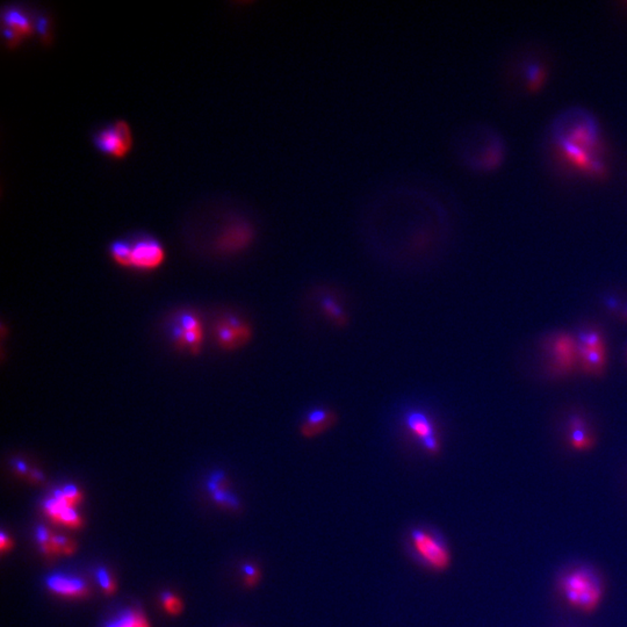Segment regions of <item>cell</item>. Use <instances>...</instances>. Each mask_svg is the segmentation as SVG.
I'll list each match as a JSON object with an SVG mask.
<instances>
[{
	"label": "cell",
	"mask_w": 627,
	"mask_h": 627,
	"mask_svg": "<svg viewBox=\"0 0 627 627\" xmlns=\"http://www.w3.org/2000/svg\"><path fill=\"white\" fill-rule=\"evenodd\" d=\"M554 141L570 161L581 169L601 173L603 166L595 151L598 126L594 117L582 108H569L557 115L552 126Z\"/></svg>",
	"instance_id": "obj_1"
},
{
	"label": "cell",
	"mask_w": 627,
	"mask_h": 627,
	"mask_svg": "<svg viewBox=\"0 0 627 627\" xmlns=\"http://www.w3.org/2000/svg\"><path fill=\"white\" fill-rule=\"evenodd\" d=\"M452 150L460 164L474 172H489L502 164L506 146L499 134L484 125H470L452 139Z\"/></svg>",
	"instance_id": "obj_2"
},
{
	"label": "cell",
	"mask_w": 627,
	"mask_h": 627,
	"mask_svg": "<svg viewBox=\"0 0 627 627\" xmlns=\"http://www.w3.org/2000/svg\"><path fill=\"white\" fill-rule=\"evenodd\" d=\"M557 588L567 604L579 613H594L604 597L603 579L594 568L587 566H579L562 574Z\"/></svg>",
	"instance_id": "obj_3"
},
{
	"label": "cell",
	"mask_w": 627,
	"mask_h": 627,
	"mask_svg": "<svg viewBox=\"0 0 627 627\" xmlns=\"http://www.w3.org/2000/svg\"><path fill=\"white\" fill-rule=\"evenodd\" d=\"M547 373L550 378L565 379L579 370V344L576 335L557 332L543 341Z\"/></svg>",
	"instance_id": "obj_4"
},
{
	"label": "cell",
	"mask_w": 627,
	"mask_h": 627,
	"mask_svg": "<svg viewBox=\"0 0 627 627\" xmlns=\"http://www.w3.org/2000/svg\"><path fill=\"white\" fill-rule=\"evenodd\" d=\"M579 344V370L594 378H601L608 367L606 336L597 328H586L576 335Z\"/></svg>",
	"instance_id": "obj_5"
},
{
	"label": "cell",
	"mask_w": 627,
	"mask_h": 627,
	"mask_svg": "<svg viewBox=\"0 0 627 627\" xmlns=\"http://www.w3.org/2000/svg\"><path fill=\"white\" fill-rule=\"evenodd\" d=\"M92 144L97 150L110 157L120 159L132 150V127L123 119H117L92 132Z\"/></svg>",
	"instance_id": "obj_6"
},
{
	"label": "cell",
	"mask_w": 627,
	"mask_h": 627,
	"mask_svg": "<svg viewBox=\"0 0 627 627\" xmlns=\"http://www.w3.org/2000/svg\"><path fill=\"white\" fill-rule=\"evenodd\" d=\"M410 543L415 555L423 565L433 570H445L451 564V553L445 540L436 532L415 528L411 531Z\"/></svg>",
	"instance_id": "obj_7"
},
{
	"label": "cell",
	"mask_w": 627,
	"mask_h": 627,
	"mask_svg": "<svg viewBox=\"0 0 627 627\" xmlns=\"http://www.w3.org/2000/svg\"><path fill=\"white\" fill-rule=\"evenodd\" d=\"M402 426L408 436L421 445L430 455H438L443 448L439 430L435 419L422 409H409L402 416Z\"/></svg>",
	"instance_id": "obj_8"
},
{
	"label": "cell",
	"mask_w": 627,
	"mask_h": 627,
	"mask_svg": "<svg viewBox=\"0 0 627 627\" xmlns=\"http://www.w3.org/2000/svg\"><path fill=\"white\" fill-rule=\"evenodd\" d=\"M257 230L253 221L237 213L221 229L217 239V249L224 255H236L252 246Z\"/></svg>",
	"instance_id": "obj_9"
},
{
	"label": "cell",
	"mask_w": 627,
	"mask_h": 627,
	"mask_svg": "<svg viewBox=\"0 0 627 627\" xmlns=\"http://www.w3.org/2000/svg\"><path fill=\"white\" fill-rule=\"evenodd\" d=\"M164 246L150 235L130 239V268L139 271H154L166 261Z\"/></svg>",
	"instance_id": "obj_10"
},
{
	"label": "cell",
	"mask_w": 627,
	"mask_h": 627,
	"mask_svg": "<svg viewBox=\"0 0 627 627\" xmlns=\"http://www.w3.org/2000/svg\"><path fill=\"white\" fill-rule=\"evenodd\" d=\"M215 339L220 348L234 351L249 344L252 339V327L239 316H224L215 326Z\"/></svg>",
	"instance_id": "obj_11"
},
{
	"label": "cell",
	"mask_w": 627,
	"mask_h": 627,
	"mask_svg": "<svg viewBox=\"0 0 627 627\" xmlns=\"http://www.w3.org/2000/svg\"><path fill=\"white\" fill-rule=\"evenodd\" d=\"M339 421L337 411L328 407L312 408L306 412L299 424V433L305 439H314L329 432Z\"/></svg>",
	"instance_id": "obj_12"
},
{
	"label": "cell",
	"mask_w": 627,
	"mask_h": 627,
	"mask_svg": "<svg viewBox=\"0 0 627 627\" xmlns=\"http://www.w3.org/2000/svg\"><path fill=\"white\" fill-rule=\"evenodd\" d=\"M566 429L569 448L577 452H587L595 448L596 436L584 415L579 412L569 415Z\"/></svg>",
	"instance_id": "obj_13"
},
{
	"label": "cell",
	"mask_w": 627,
	"mask_h": 627,
	"mask_svg": "<svg viewBox=\"0 0 627 627\" xmlns=\"http://www.w3.org/2000/svg\"><path fill=\"white\" fill-rule=\"evenodd\" d=\"M176 344L188 352L198 353L203 344V327L200 319L192 314H183L175 331Z\"/></svg>",
	"instance_id": "obj_14"
},
{
	"label": "cell",
	"mask_w": 627,
	"mask_h": 627,
	"mask_svg": "<svg viewBox=\"0 0 627 627\" xmlns=\"http://www.w3.org/2000/svg\"><path fill=\"white\" fill-rule=\"evenodd\" d=\"M34 14L35 12L30 11V8L23 5L8 3L5 4L0 11L1 25L10 27L22 39H26L35 33Z\"/></svg>",
	"instance_id": "obj_15"
},
{
	"label": "cell",
	"mask_w": 627,
	"mask_h": 627,
	"mask_svg": "<svg viewBox=\"0 0 627 627\" xmlns=\"http://www.w3.org/2000/svg\"><path fill=\"white\" fill-rule=\"evenodd\" d=\"M76 504L77 503L70 499L62 488L56 490L54 495L44 502V509L52 519L61 521L71 528H77L81 524V517L74 509Z\"/></svg>",
	"instance_id": "obj_16"
},
{
	"label": "cell",
	"mask_w": 627,
	"mask_h": 627,
	"mask_svg": "<svg viewBox=\"0 0 627 627\" xmlns=\"http://www.w3.org/2000/svg\"><path fill=\"white\" fill-rule=\"evenodd\" d=\"M47 587L52 593L63 596H81L86 591V584L83 579L59 573L47 577Z\"/></svg>",
	"instance_id": "obj_17"
},
{
	"label": "cell",
	"mask_w": 627,
	"mask_h": 627,
	"mask_svg": "<svg viewBox=\"0 0 627 627\" xmlns=\"http://www.w3.org/2000/svg\"><path fill=\"white\" fill-rule=\"evenodd\" d=\"M319 309L323 315L326 316L334 326L338 328H345L348 326V316L345 312L344 307L341 302L332 295H324L319 300Z\"/></svg>",
	"instance_id": "obj_18"
},
{
	"label": "cell",
	"mask_w": 627,
	"mask_h": 627,
	"mask_svg": "<svg viewBox=\"0 0 627 627\" xmlns=\"http://www.w3.org/2000/svg\"><path fill=\"white\" fill-rule=\"evenodd\" d=\"M110 258L121 268H130V239H115L110 244Z\"/></svg>",
	"instance_id": "obj_19"
},
{
	"label": "cell",
	"mask_w": 627,
	"mask_h": 627,
	"mask_svg": "<svg viewBox=\"0 0 627 627\" xmlns=\"http://www.w3.org/2000/svg\"><path fill=\"white\" fill-rule=\"evenodd\" d=\"M34 23H35V32L40 37L41 42L46 46L52 43V30L50 15L47 12L35 11Z\"/></svg>",
	"instance_id": "obj_20"
},
{
	"label": "cell",
	"mask_w": 627,
	"mask_h": 627,
	"mask_svg": "<svg viewBox=\"0 0 627 627\" xmlns=\"http://www.w3.org/2000/svg\"><path fill=\"white\" fill-rule=\"evenodd\" d=\"M106 627H149L148 621L141 613L135 611H126L118 618L107 624Z\"/></svg>",
	"instance_id": "obj_21"
},
{
	"label": "cell",
	"mask_w": 627,
	"mask_h": 627,
	"mask_svg": "<svg viewBox=\"0 0 627 627\" xmlns=\"http://www.w3.org/2000/svg\"><path fill=\"white\" fill-rule=\"evenodd\" d=\"M209 488H210V492L214 494V499H217V502L223 503L226 506H231V508H235V506H239V502H237V499L234 496L219 488L215 475H214L213 480L209 482Z\"/></svg>",
	"instance_id": "obj_22"
},
{
	"label": "cell",
	"mask_w": 627,
	"mask_h": 627,
	"mask_svg": "<svg viewBox=\"0 0 627 627\" xmlns=\"http://www.w3.org/2000/svg\"><path fill=\"white\" fill-rule=\"evenodd\" d=\"M161 601H163V606L166 608V611H169L172 615L179 613L180 610H181V603H180L178 597H176L171 593H164L163 596H161Z\"/></svg>",
	"instance_id": "obj_23"
},
{
	"label": "cell",
	"mask_w": 627,
	"mask_h": 627,
	"mask_svg": "<svg viewBox=\"0 0 627 627\" xmlns=\"http://www.w3.org/2000/svg\"><path fill=\"white\" fill-rule=\"evenodd\" d=\"M1 34H3L8 48H15L23 40L15 30H12L10 27L4 26V25H1Z\"/></svg>",
	"instance_id": "obj_24"
},
{
	"label": "cell",
	"mask_w": 627,
	"mask_h": 627,
	"mask_svg": "<svg viewBox=\"0 0 627 627\" xmlns=\"http://www.w3.org/2000/svg\"><path fill=\"white\" fill-rule=\"evenodd\" d=\"M97 579L99 581L100 586L103 588V590H106L107 593H110V591L113 590V581L110 579V574L105 569L100 568L97 572Z\"/></svg>",
	"instance_id": "obj_25"
},
{
	"label": "cell",
	"mask_w": 627,
	"mask_h": 627,
	"mask_svg": "<svg viewBox=\"0 0 627 627\" xmlns=\"http://www.w3.org/2000/svg\"><path fill=\"white\" fill-rule=\"evenodd\" d=\"M37 539H39V541H40V543L43 545V547L47 546V544L52 541V538L49 537L48 531H47V530H46L44 528H37Z\"/></svg>",
	"instance_id": "obj_26"
},
{
	"label": "cell",
	"mask_w": 627,
	"mask_h": 627,
	"mask_svg": "<svg viewBox=\"0 0 627 627\" xmlns=\"http://www.w3.org/2000/svg\"><path fill=\"white\" fill-rule=\"evenodd\" d=\"M540 69H538L537 66H530V69L528 70V81L531 83H538L540 77Z\"/></svg>",
	"instance_id": "obj_27"
},
{
	"label": "cell",
	"mask_w": 627,
	"mask_h": 627,
	"mask_svg": "<svg viewBox=\"0 0 627 627\" xmlns=\"http://www.w3.org/2000/svg\"><path fill=\"white\" fill-rule=\"evenodd\" d=\"M0 541H1V550H6L8 540V537L5 535V532H1V539H0Z\"/></svg>",
	"instance_id": "obj_28"
}]
</instances>
